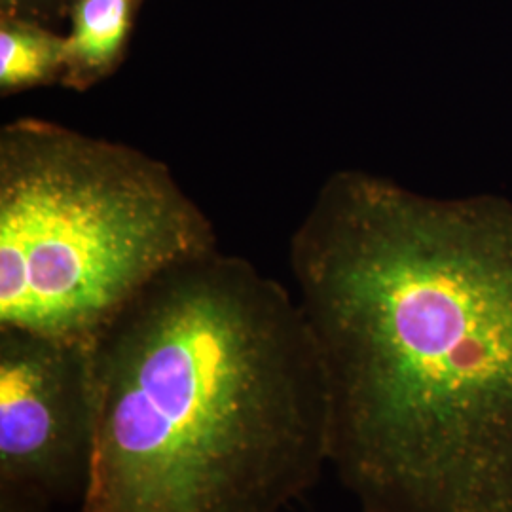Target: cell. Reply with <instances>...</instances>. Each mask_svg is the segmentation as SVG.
I'll return each mask as SVG.
<instances>
[{
  "mask_svg": "<svg viewBox=\"0 0 512 512\" xmlns=\"http://www.w3.org/2000/svg\"><path fill=\"white\" fill-rule=\"evenodd\" d=\"M74 0H0V16L29 19L42 25L71 12Z\"/></svg>",
  "mask_w": 512,
  "mask_h": 512,
  "instance_id": "52a82bcc",
  "label": "cell"
},
{
  "mask_svg": "<svg viewBox=\"0 0 512 512\" xmlns=\"http://www.w3.org/2000/svg\"><path fill=\"white\" fill-rule=\"evenodd\" d=\"M361 512H512V202L327 177L289 243Z\"/></svg>",
  "mask_w": 512,
  "mask_h": 512,
  "instance_id": "6da1fadb",
  "label": "cell"
},
{
  "mask_svg": "<svg viewBox=\"0 0 512 512\" xmlns=\"http://www.w3.org/2000/svg\"><path fill=\"white\" fill-rule=\"evenodd\" d=\"M93 440L88 344L0 329V497L42 512L82 499Z\"/></svg>",
  "mask_w": 512,
  "mask_h": 512,
  "instance_id": "277c9868",
  "label": "cell"
},
{
  "mask_svg": "<svg viewBox=\"0 0 512 512\" xmlns=\"http://www.w3.org/2000/svg\"><path fill=\"white\" fill-rule=\"evenodd\" d=\"M217 247L162 160L33 116L0 129V329L88 344L156 277Z\"/></svg>",
  "mask_w": 512,
  "mask_h": 512,
  "instance_id": "3957f363",
  "label": "cell"
},
{
  "mask_svg": "<svg viewBox=\"0 0 512 512\" xmlns=\"http://www.w3.org/2000/svg\"><path fill=\"white\" fill-rule=\"evenodd\" d=\"M67 37L29 19L0 16V93L61 82Z\"/></svg>",
  "mask_w": 512,
  "mask_h": 512,
  "instance_id": "8992f818",
  "label": "cell"
},
{
  "mask_svg": "<svg viewBox=\"0 0 512 512\" xmlns=\"http://www.w3.org/2000/svg\"><path fill=\"white\" fill-rule=\"evenodd\" d=\"M88 348L95 440L78 512H285L330 467L310 327L241 256L173 266Z\"/></svg>",
  "mask_w": 512,
  "mask_h": 512,
  "instance_id": "7a4b0ae2",
  "label": "cell"
},
{
  "mask_svg": "<svg viewBox=\"0 0 512 512\" xmlns=\"http://www.w3.org/2000/svg\"><path fill=\"white\" fill-rule=\"evenodd\" d=\"M137 0H74L61 84L88 90L124 57Z\"/></svg>",
  "mask_w": 512,
  "mask_h": 512,
  "instance_id": "5b68a950",
  "label": "cell"
},
{
  "mask_svg": "<svg viewBox=\"0 0 512 512\" xmlns=\"http://www.w3.org/2000/svg\"><path fill=\"white\" fill-rule=\"evenodd\" d=\"M0 512H42L27 505V503H21L18 499H10V497H0Z\"/></svg>",
  "mask_w": 512,
  "mask_h": 512,
  "instance_id": "ba28073f",
  "label": "cell"
}]
</instances>
